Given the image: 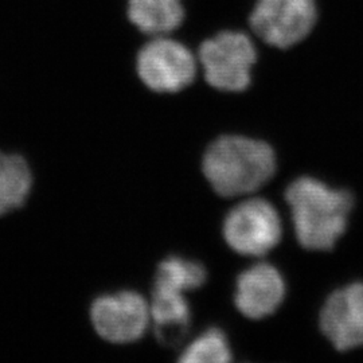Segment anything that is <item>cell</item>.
<instances>
[{"instance_id": "cell-1", "label": "cell", "mask_w": 363, "mask_h": 363, "mask_svg": "<svg viewBox=\"0 0 363 363\" xmlns=\"http://www.w3.org/2000/svg\"><path fill=\"white\" fill-rule=\"evenodd\" d=\"M295 233L301 247L330 250L345 233L352 208V196L313 178H298L286 191Z\"/></svg>"}, {"instance_id": "cell-2", "label": "cell", "mask_w": 363, "mask_h": 363, "mask_svg": "<svg viewBox=\"0 0 363 363\" xmlns=\"http://www.w3.org/2000/svg\"><path fill=\"white\" fill-rule=\"evenodd\" d=\"M202 169L217 194L232 198L250 194L269 181L276 171V156L265 142L222 136L208 145Z\"/></svg>"}, {"instance_id": "cell-3", "label": "cell", "mask_w": 363, "mask_h": 363, "mask_svg": "<svg viewBox=\"0 0 363 363\" xmlns=\"http://www.w3.org/2000/svg\"><path fill=\"white\" fill-rule=\"evenodd\" d=\"M198 58L210 86L218 91H242L252 82L257 50L247 34L222 31L201 45Z\"/></svg>"}, {"instance_id": "cell-4", "label": "cell", "mask_w": 363, "mask_h": 363, "mask_svg": "<svg viewBox=\"0 0 363 363\" xmlns=\"http://www.w3.org/2000/svg\"><path fill=\"white\" fill-rule=\"evenodd\" d=\"M319 21L316 0H256L249 26L264 43L286 50L308 38Z\"/></svg>"}, {"instance_id": "cell-5", "label": "cell", "mask_w": 363, "mask_h": 363, "mask_svg": "<svg viewBox=\"0 0 363 363\" xmlns=\"http://www.w3.org/2000/svg\"><path fill=\"white\" fill-rule=\"evenodd\" d=\"M281 220L272 203L255 198L230 210L223 222V237L242 256H264L281 238Z\"/></svg>"}, {"instance_id": "cell-6", "label": "cell", "mask_w": 363, "mask_h": 363, "mask_svg": "<svg viewBox=\"0 0 363 363\" xmlns=\"http://www.w3.org/2000/svg\"><path fill=\"white\" fill-rule=\"evenodd\" d=\"M138 74L156 93H178L193 84L196 60L181 42L156 37L138 54Z\"/></svg>"}, {"instance_id": "cell-7", "label": "cell", "mask_w": 363, "mask_h": 363, "mask_svg": "<svg viewBox=\"0 0 363 363\" xmlns=\"http://www.w3.org/2000/svg\"><path fill=\"white\" fill-rule=\"evenodd\" d=\"M91 320L96 333L106 342H136L150 325V304L135 291L104 295L91 303Z\"/></svg>"}, {"instance_id": "cell-8", "label": "cell", "mask_w": 363, "mask_h": 363, "mask_svg": "<svg viewBox=\"0 0 363 363\" xmlns=\"http://www.w3.org/2000/svg\"><path fill=\"white\" fill-rule=\"evenodd\" d=\"M320 327L339 351L363 346V283L340 288L327 298Z\"/></svg>"}, {"instance_id": "cell-9", "label": "cell", "mask_w": 363, "mask_h": 363, "mask_svg": "<svg viewBox=\"0 0 363 363\" xmlns=\"http://www.w3.org/2000/svg\"><path fill=\"white\" fill-rule=\"evenodd\" d=\"M284 296L281 274L271 264L259 262L238 276L234 303L244 316L262 319L276 312Z\"/></svg>"}, {"instance_id": "cell-10", "label": "cell", "mask_w": 363, "mask_h": 363, "mask_svg": "<svg viewBox=\"0 0 363 363\" xmlns=\"http://www.w3.org/2000/svg\"><path fill=\"white\" fill-rule=\"evenodd\" d=\"M150 312L157 340L167 347L181 345L191 325V310L184 294L154 286Z\"/></svg>"}, {"instance_id": "cell-11", "label": "cell", "mask_w": 363, "mask_h": 363, "mask_svg": "<svg viewBox=\"0 0 363 363\" xmlns=\"http://www.w3.org/2000/svg\"><path fill=\"white\" fill-rule=\"evenodd\" d=\"M130 21L144 34L167 35L181 26L182 0H128Z\"/></svg>"}, {"instance_id": "cell-12", "label": "cell", "mask_w": 363, "mask_h": 363, "mask_svg": "<svg viewBox=\"0 0 363 363\" xmlns=\"http://www.w3.org/2000/svg\"><path fill=\"white\" fill-rule=\"evenodd\" d=\"M31 186L33 174L25 157L0 151V217L22 208Z\"/></svg>"}, {"instance_id": "cell-13", "label": "cell", "mask_w": 363, "mask_h": 363, "mask_svg": "<svg viewBox=\"0 0 363 363\" xmlns=\"http://www.w3.org/2000/svg\"><path fill=\"white\" fill-rule=\"evenodd\" d=\"M206 279L208 273L201 262L179 256H169L159 264L154 286L184 294L201 288Z\"/></svg>"}, {"instance_id": "cell-14", "label": "cell", "mask_w": 363, "mask_h": 363, "mask_svg": "<svg viewBox=\"0 0 363 363\" xmlns=\"http://www.w3.org/2000/svg\"><path fill=\"white\" fill-rule=\"evenodd\" d=\"M233 355L228 337L220 328H208L194 339L179 357L182 363H228Z\"/></svg>"}]
</instances>
